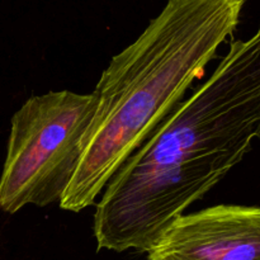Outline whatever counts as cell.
<instances>
[{"label": "cell", "instance_id": "obj_1", "mask_svg": "<svg viewBox=\"0 0 260 260\" xmlns=\"http://www.w3.org/2000/svg\"><path fill=\"white\" fill-rule=\"evenodd\" d=\"M260 139V25L119 167L94 213L98 250L147 253Z\"/></svg>", "mask_w": 260, "mask_h": 260}, {"label": "cell", "instance_id": "obj_2", "mask_svg": "<svg viewBox=\"0 0 260 260\" xmlns=\"http://www.w3.org/2000/svg\"><path fill=\"white\" fill-rule=\"evenodd\" d=\"M245 0H168L134 43L113 56L94 89L96 112L60 207L93 206L127 157L205 75L234 35Z\"/></svg>", "mask_w": 260, "mask_h": 260}, {"label": "cell", "instance_id": "obj_3", "mask_svg": "<svg viewBox=\"0 0 260 260\" xmlns=\"http://www.w3.org/2000/svg\"><path fill=\"white\" fill-rule=\"evenodd\" d=\"M96 98L71 90L48 91L27 99L13 114L7 156L0 177V210L60 202L73 180Z\"/></svg>", "mask_w": 260, "mask_h": 260}, {"label": "cell", "instance_id": "obj_4", "mask_svg": "<svg viewBox=\"0 0 260 260\" xmlns=\"http://www.w3.org/2000/svg\"><path fill=\"white\" fill-rule=\"evenodd\" d=\"M147 260H260V207L217 205L179 215Z\"/></svg>", "mask_w": 260, "mask_h": 260}]
</instances>
